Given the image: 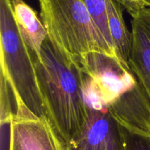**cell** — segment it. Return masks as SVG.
Returning a JSON list of instances; mask_svg holds the SVG:
<instances>
[{
  "instance_id": "9c48e42d",
  "label": "cell",
  "mask_w": 150,
  "mask_h": 150,
  "mask_svg": "<svg viewBox=\"0 0 150 150\" xmlns=\"http://www.w3.org/2000/svg\"><path fill=\"white\" fill-rule=\"evenodd\" d=\"M11 3L15 21L22 38L29 49L40 57L42 45L48 36L43 22L23 0H11Z\"/></svg>"
},
{
  "instance_id": "7c38bea8",
  "label": "cell",
  "mask_w": 150,
  "mask_h": 150,
  "mask_svg": "<svg viewBox=\"0 0 150 150\" xmlns=\"http://www.w3.org/2000/svg\"><path fill=\"white\" fill-rule=\"evenodd\" d=\"M124 130L127 150H150L149 135L133 133L125 127Z\"/></svg>"
},
{
  "instance_id": "5b68a950",
  "label": "cell",
  "mask_w": 150,
  "mask_h": 150,
  "mask_svg": "<svg viewBox=\"0 0 150 150\" xmlns=\"http://www.w3.org/2000/svg\"><path fill=\"white\" fill-rule=\"evenodd\" d=\"M87 105L86 121L67 150H127L124 127L106 107Z\"/></svg>"
},
{
  "instance_id": "8992f818",
  "label": "cell",
  "mask_w": 150,
  "mask_h": 150,
  "mask_svg": "<svg viewBox=\"0 0 150 150\" xmlns=\"http://www.w3.org/2000/svg\"><path fill=\"white\" fill-rule=\"evenodd\" d=\"M8 150H67L46 117L12 120Z\"/></svg>"
},
{
  "instance_id": "30bf717a",
  "label": "cell",
  "mask_w": 150,
  "mask_h": 150,
  "mask_svg": "<svg viewBox=\"0 0 150 150\" xmlns=\"http://www.w3.org/2000/svg\"><path fill=\"white\" fill-rule=\"evenodd\" d=\"M107 17L117 57L123 64L130 67L128 62L132 48V33L125 22L122 6L114 0H107Z\"/></svg>"
},
{
  "instance_id": "52a82bcc",
  "label": "cell",
  "mask_w": 150,
  "mask_h": 150,
  "mask_svg": "<svg viewBox=\"0 0 150 150\" xmlns=\"http://www.w3.org/2000/svg\"><path fill=\"white\" fill-rule=\"evenodd\" d=\"M106 108L127 130L150 136V101L138 80Z\"/></svg>"
},
{
  "instance_id": "4fadbf2b",
  "label": "cell",
  "mask_w": 150,
  "mask_h": 150,
  "mask_svg": "<svg viewBox=\"0 0 150 150\" xmlns=\"http://www.w3.org/2000/svg\"><path fill=\"white\" fill-rule=\"evenodd\" d=\"M120 3L133 17L139 12L146 7L143 0H114Z\"/></svg>"
},
{
  "instance_id": "3957f363",
  "label": "cell",
  "mask_w": 150,
  "mask_h": 150,
  "mask_svg": "<svg viewBox=\"0 0 150 150\" xmlns=\"http://www.w3.org/2000/svg\"><path fill=\"white\" fill-rule=\"evenodd\" d=\"M39 3L48 36L76 61L91 51L117 57L81 0H39Z\"/></svg>"
},
{
  "instance_id": "7a4b0ae2",
  "label": "cell",
  "mask_w": 150,
  "mask_h": 150,
  "mask_svg": "<svg viewBox=\"0 0 150 150\" xmlns=\"http://www.w3.org/2000/svg\"><path fill=\"white\" fill-rule=\"evenodd\" d=\"M0 67L14 95L13 120L46 117L35 66L15 21L11 0H0Z\"/></svg>"
},
{
  "instance_id": "277c9868",
  "label": "cell",
  "mask_w": 150,
  "mask_h": 150,
  "mask_svg": "<svg viewBox=\"0 0 150 150\" xmlns=\"http://www.w3.org/2000/svg\"><path fill=\"white\" fill-rule=\"evenodd\" d=\"M86 83L105 107L137 82L130 67L120 59L101 51L86 53L79 59Z\"/></svg>"
},
{
  "instance_id": "6da1fadb",
  "label": "cell",
  "mask_w": 150,
  "mask_h": 150,
  "mask_svg": "<svg viewBox=\"0 0 150 150\" xmlns=\"http://www.w3.org/2000/svg\"><path fill=\"white\" fill-rule=\"evenodd\" d=\"M46 117L64 144L83 127L88 112L85 73L80 63L48 36L38 57L29 49Z\"/></svg>"
},
{
  "instance_id": "ba28073f",
  "label": "cell",
  "mask_w": 150,
  "mask_h": 150,
  "mask_svg": "<svg viewBox=\"0 0 150 150\" xmlns=\"http://www.w3.org/2000/svg\"><path fill=\"white\" fill-rule=\"evenodd\" d=\"M132 48L129 66L150 101V8L132 17Z\"/></svg>"
},
{
  "instance_id": "8fae6325",
  "label": "cell",
  "mask_w": 150,
  "mask_h": 150,
  "mask_svg": "<svg viewBox=\"0 0 150 150\" xmlns=\"http://www.w3.org/2000/svg\"><path fill=\"white\" fill-rule=\"evenodd\" d=\"M86 5L96 23L100 32L111 48L114 51V43L109 32L107 17V0H81ZM116 52V51H115Z\"/></svg>"
},
{
  "instance_id": "5bb4252c",
  "label": "cell",
  "mask_w": 150,
  "mask_h": 150,
  "mask_svg": "<svg viewBox=\"0 0 150 150\" xmlns=\"http://www.w3.org/2000/svg\"><path fill=\"white\" fill-rule=\"evenodd\" d=\"M146 7H150V0H143Z\"/></svg>"
}]
</instances>
